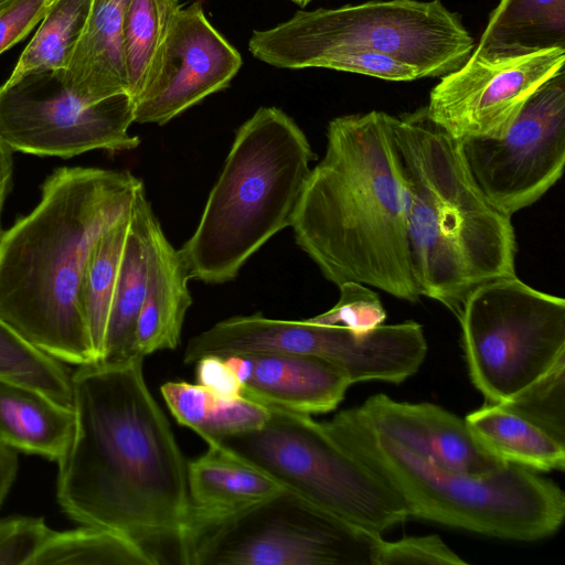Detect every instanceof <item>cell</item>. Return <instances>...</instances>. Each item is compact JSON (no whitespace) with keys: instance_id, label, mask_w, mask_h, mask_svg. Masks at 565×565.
<instances>
[{"instance_id":"cell-1","label":"cell","mask_w":565,"mask_h":565,"mask_svg":"<svg viewBox=\"0 0 565 565\" xmlns=\"http://www.w3.org/2000/svg\"><path fill=\"white\" fill-rule=\"evenodd\" d=\"M140 354L78 365L75 422L57 460L56 498L82 525L145 542H173L184 563L190 540L188 461L152 396Z\"/></svg>"},{"instance_id":"cell-2","label":"cell","mask_w":565,"mask_h":565,"mask_svg":"<svg viewBox=\"0 0 565 565\" xmlns=\"http://www.w3.org/2000/svg\"><path fill=\"white\" fill-rule=\"evenodd\" d=\"M392 122L380 110L329 121L324 154L310 169L290 226L297 245L337 287L358 281L416 302L422 295Z\"/></svg>"},{"instance_id":"cell-3","label":"cell","mask_w":565,"mask_h":565,"mask_svg":"<svg viewBox=\"0 0 565 565\" xmlns=\"http://www.w3.org/2000/svg\"><path fill=\"white\" fill-rule=\"evenodd\" d=\"M143 182L129 171L64 167L38 205L0 239V318L50 356L96 362L83 278L100 235L126 215Z\"/></svg>"},{"instance_id":"cell-4","label":"cell","mask_w":565,"mask_h":565,"mask_svg":"<svg viewBox=\"0 0 565 565\" xmlns=\"http://www.w3.org/2000/svg\"><path fill=\"white\" fill-rule=\"evenodd\" d=\"M392 125L416 284L422 296L458 317L475 289L515 276L511 216L482 194L459 140L436 125L426 108L393 116Z\"/></svg>"},{"instance_id":"cell-5","label":"cell","mask_w":565,"mask_h":565,"mask_svg":"<svg viewBox=\"0 0 565 565\" xmlns=\"http://www.w3.org/2000/svg\"><path fill=\"white\" fill-rule=\"evenodd\" d=\"M315 159L302 129L277 107H260L241 125L200 221L179 249L190 279L234 280L254 254L290 226Z\"/></svg>"},{"instance_id":"cell-6","label":"cell","mask_w":565,"mask_h":565,"mask_svg":"<svg viewBox=\"0 0 565 565\" xmlns=\"http://www.w3.org/2000/svg\"><path fill=\"white\" fill-rule=\"evenodd\" d=\"M322 423L399 495L408 516L525 542L553 535L564 521V491L535 470L508 462L479 475L447 470L373 434L350 408Z\"/></svg>"},{"instance_id":"cell-7","label":"cell","mask_w":565,"mask_h":565,"mask_svg":"<svg viewBox=\"0 0 565 565\" xmlns=\"http://www.w3.org/2000/svg\"><path fill=\"white\" fill-rule=\"evenodd\" d=\"M475 49L460 17L440 0H374L340 8L299 10L289 20L254 31L249 52L280 68H305L320 54L364 50L414 67L419 77L459 68Z\"/></svg>"},{"instance_id":"cell-8","label":"cell","mask_w":565,"mask_h":565,"mask_svg":"<svg viewBox=\"0 0 565 565\" xmlns=\"http://www.w3.org/2000/svg\"><path fill=\"white\" fill-rule=\"evenodd\" d=\"M266 422L218 444L287 490L382 535L408 518L399 495L311 415L267 407ZM212 444V443H210Z\"/></svg>"},{"instance_id":"cell-9","label":"cell","mask_w":565,"mask_h":565,"mask_svg":"<svg viewBox=\"0 0 565 565\" xmlns=\"http://www.w3.org/2000/svg\"><path fill=\"white\" fill-rule=\"evenodd\" d=\"M471 382L509 403L565 364V300L515 276L475 289L458 316Z\"/></svg>"},{"instance_id":"cell-10","label":"cell","mask_w":565,"mask_h":565,"mask_svg":"<svg viewBox=\"0 0 565 565\" xmlns=\"http://www.w3.org/2000/svg\"><path fill=\"white\" fill-rule=\"evenodd\" d=\"M381 540L285 488L201 532L186 564L372 565Z\"/></svg>"},{"instance_id":"cell-11","label":"cell","mask_w":565,"mask_h":565,"mask_svg":"<svg viewBox=\"0 0 565 565\" xmlns=\"http://www.w3.org/2000/svg\"><path fill=\"white\" fill-rule=\"evenodd\" d=\"M129 94L90 103L73 93L63 72L25 75L0 87V139L13 151L68 159L92 150L127 151L140 145Z\"/></svg>"},{"instance_id":"cell-12","label":"cell","mask_w":565,"mask_h":565,"mask_svg":"<svg viewBox=\"0 0 565 565\" xmlns=\"http://www.w3.org/2000/svg\"><path fill=\"white\" fill-rule=\"evenodd\" d=\"M459 145L476 185L500 212L512 216L537 202L564 171V70L527 98L505 136Z\"/></svg>"},{"instance_id":"cell-13","label":"cell","mask_w":565,"mask_h":565,"mask_svg":"<svg viewBox=\"0 0 565 565\" xmlns=\"http://www.w3.org/2000/svg\"><path fill=\"white\" fill-rule=\"evenodd\" d=\"M565 49L487 57L472 51L431 89L428 117L457 140L505 136L527 98L564 70Z\"/></svg>"},{"instance_id":"cell-14","label":"cell","mask_w":565,"mask_h":565,"mask_svg":"<svg viewBox=\"0 0 565 565\" xmlns=\"http://www.w3.org/2000/svg\"><path fill=\"white\" fill-rule=\"evenodd\" d=\"M242 64L239 52L210 23L201 2L181 7L134 100L135 121L166 125L226 88Z\"/></svg>"},{"instance_id":"cell-15","label":"cell","mask_w":565,"mask_h":565,"mask_svg":"<svg viewBox=\"0 0 565 565\" xmlns=\"http://www.w3.org/2000/svg\"><path fill=\"white\" fill-rule=\"evenodd\" d=\"M350 411L373 434L444 469L479 475L505 463L478 443L465 418L437 405L397 402L380 393Z\"/></svg>"},{"instance_id":"cell-16","label":"cell","mask_w":565,"mask_h":565,"mask_svg":"<svg viewBox=\"0 0 565 565\" xmlns=\"http://www.w3.org/2000/svg\"><path fill=\"white\" fill-rule=\"evenodd\" d=\"M225 361L242 383L243 397L299 414L335 409L352 385L343 371L313 355L244 353Z\"/></svg>"},{"instance_id":"cell-17","label":"cell","mask_w":565,"mask_h":565,"mask_svg":"<svg viewBox=\"0 0 565 565\" xmlns=\"http://www.w3.org/2000/svg\"><path fill=\"white\" fill-rule=\"evenodd\" d=\"M285 488L269 475L218 444H207L198 458L188 461L190 540L239 512L277 494Z\"/></svg>"},{"instance_id":"cell-18","label":"cell","mask_w":565,"mask_h":565,"mask_svg":"<svg viewBox=\"0 0 565 565\" xmlns=\"http://www.w3.org/2000/svg\"><path fill=\"white\" fill-rule=\"evenodd\" d=\"M189 271L179 249L167 238L157 216L149 230L148 280L136 327V353L147 356L173 350L192 305Z\"/></svg>"},{"instance_id":"cell-19","label":"cell","mask_w":565,"mask_h":565,"mask_svg":"<svg viewBox=\"0 0 565 565\" xmlns=\"http://www.w3.org/2000/svg\"><path fill=\"white\" fill-rule=\"evenodd\" d=\"M129 0H92L75 51L63 72L66 86L90 103L128 94L124 25Z\"/></svg>"},{"instance_id":"cell-20","label":"cell","mask_w":565,"mask_h":565,"mask_svg":"<svg viewBox=\"0 0 565 565\" xmlns=\"http://www.w3.org/2000/svg\"><path fill=\"white\" fill-rule=\"evenodd\" d=\"M154 216L142 183L131 209L102 361H118L137 354L136 327L146 294L149 230Z\"/></svg>"},{"instance_id":"cell-21","label":"cell","mask_w":565,"mask_h":565,"mask_svg":"<svg viewBox=\"0 0 565 565\" xmlns=\"http://www.w3.org/2000/svg\"><path fill=\"white\" fill-rule=\"evenodd\" d=\"M74 422L73 406L30 386L0 380V439L14 450L57 461Z\"/></svg>"},{"instance_id":"cell-22","label":"cell","mask_w":565,"mask_h":565,"mask_svg":"<svg viewBox=\"0 0 565 565\" xmlns=\"http://www.w3.org/2000/svg\"><path fill=\"white\" fill-rule=\"evenodd\" d=\"M465 420L478 443L498 460L535 471L564 470L565 441L508 406L486 402Z\"/></svg>"},{"instance_id":"cell-23","label":"cell","mask_w":565,"mask_h":565,"mask_svg":"<svg viewBox=\"0 0 565 565\" xmlns=\"http://www.w3.org/2000/svg\"><path fill=\"white\" fill-rule=\"evenodd\" d=\"M565 49V0H499L478 45L487 57Z\"/></svg>"},{"instance_id":"cell-24","label":"cell","mask_w":565,"mask_h":565,"mask_svg":"<svg viewBox=\"0 0 565 565\" xmlns=\"http://www.w3.org/2000/svg\"><path fill=\"white\" fill-rule=\"evenodd\" d=\"M162 397L177 422L192 429L206 444L262 426L269 409L245 397L226 399L199 384L167 382Z\"/></svg>"},{"instance_id":"cell-25","label":"cell","mask_w":565,"mask_h":565,"mask_svg":"<svg viewBox=\"0 0 565 565\" xmlns=\"http://www.w3.org/2000/svg\"><path fill=\"white\" fill-rule=\"evenodd\" d=\"M148 547L132 536L108 527L83 525L52 530L31 565H153L160 564Z\"/></svg>"},{"instance_id":"cell-26","label":"cell","mask_w":565,"mask_h":565,"mask_svg":"<svg viewBox=\"0 0 565 565\" xmlns=\"http://www.w3.org/2000/svg\"><path fill=\"white\" fill-rule=\"evenodd\" d=\"M131 209L107 228L94 244L84 273L83 305L96 362L102 361L104 355L108 320L129 231Z\"/></svg>"},{"instance_id":"cell-27","label":"cell","mask_w":565,"mask_h":565,"mask_svg":"<svg viewBox=\"0 0 565 565\" xmlns=\"http://www.w3.org/2000/svg\"><path fill=\"white\" fill-rule=\"evenodd\" d=\"M92 0H51L34 36L4 84L39 72H65L83 33Z\"/></svg>"},{"instance_id":"cell-28","label":"cell","mask_w":565,"mask_h":565,"mask_svg":"<svg viewBox=\"0 0 565 565\" xmlns=\"http://www.w3.org/2000/svg\"><path fill=\"white\" fill-rule=\"evenodd\" d=\"M181 0H129L124 25L128 94L141 93Z\"/></svg>"},{"instance_id":"cell-29","label":"cell","mask_w":565,"mask_h":565,"mask_svg":"<svg viewBox=\"0 0 565 565\" xmlns=\"http://www.w3.org/2000/svg\"><path fill=\"white\" fill-rule=\"evenodd\" d=\"M0 380L39 390L72 406V373L39 350L0 318Z\"/></svg>"},{"instance_id":"cell-30","label":"cell","mask_w":565,"mask_h":565,"mask_svg":"<svg viewBox=\"0 0 565 565\" xmlns=\"http://www.w3.org/2000/svg\"><path fill=\"white\" fill-rule=\"evenodd\" d=\"M503 405L565 441V364Z\"/></svg>"},{"instance_id":"cell-31","label":"cell","mask_w":565,"mask_h":565,"mask_svg":"<svg viewBox=\"0 0 565 565\" xmlns=\"http://www.w3.org/2000/svg\"><path fill=\"white\" fill-rule=\"evenodd\" d=\"M338 288L340 297L337 303L309 320L320 324L344 327L360 333L384 323L386 311L379 295L369 286L358 281H345Z\"/></svg>"},{"instance_id":"cell-32","label":"cell","mask_w":565,"mask_h":565,"mask_svg":"<svg viewBox=\"0 0 565 565\" xmlns=\"http://www.w3.org/2000/svg\"><path fill=\"white\" fill-rule=\"evenodd\" d=\"M322 67L356 73L384 81L411 82L420 78L417 71L391 56L364 50H342L317 55L306 67Z\"/></svg>"},{"instance_id":"cell-33","label":"cell","mask_w":565,"mask_h":565,"mask_svg":"<svg viewBox=\"0 0 565 565\" xmlns=\"http://www.w3.org/2000/svg\"><path fill=\"white\" fill-rule=\"evenodd\" d=\"M467 564L438 535L407 536L379 542L372 565H463Z\"/></svg>"},{"instance_id":"cell-34","label":"cell","mask_w":565,"mask_h":565,"mask_svg":"<svg viewBox=\"0 0 565 565\" xmlns=\"http://www.w3.org/2000/svg\"><path fill=\"white\" fill-rule=\"evenodd\" d=\"M52 529L43 518L10 516L0 520V565H31Z\"/></svg>"},{"instance_id":"cell-35","label":"cell","mask_w":565,"mask_h":565,"mask_svg":"<svg viewBox=\"0 0 565 565\" xmlns=\"http://www.w3.org/2000/svg\"><path fill=\"white\" fill-rule=\"evenodd\" d=\"M51 0H19L0 13V54L10 49L43 20Z\"/></svg>"},{"instance_id":"cell-36","label":"cell","mask_w":565,"mask_h":565,"mask_svg":"<svg viewBox=\"0 0 565 565\" xmlns=\"http://www.w3.org/2000/svg\"><path fill=\"white\" fill-rule=\"evenodd\" d=\"M196 384L226 399L242 396V383L225 359L216 355L201 358L196 363Z\"/></svg>"},{"instance_id":"cell-37","label":"cell","mask_w":565,"mask_h":565,"mask_svg":"<svg viewBox=\"0 0 565 565\" xmlns=\"http://www.w3.org/2000/svg\"><path fill=\"white\" fill-rule=\"evenodd\" d=\"M17 450L0 439V505L8 495L18 473Z\"/></svg>"},{"instance_id":"cell-38","label":"cell","mask_w":565,"mask_h":565,"mask_svg":"<svg viewBox=\"0 0 565 565\" xmlns=\"http://www.w3.org/2000/svg\"><path fill=\"white\" fill-rule=\"evenodd\" d=\"M13 151L0 139V239L3 235L1 225L2 210L12 186Z\"/></svg>"},{"instance_id":"cell-39","label":"cell","mask_w":565,"mask_h":565,"mask_svg":"<svg viewBox=\"0 0 565 565\" xmlns=\"http://www.w3.org/2000/svg\"><path fill=\"white\" fill-rule=\"evenodd\" d=\"M19 0H0V13L7 10L9 7L14 4Z\"/></svg>"},{"instance_id":"cell-40","label":"cell","mask_w":565,"mask_h":565,"mask_svg":"<svg viewBox=\"0 0 565 565\" xmlns=\"http://www.w3.org/2000/svg\"><path fill=\"white\" fill-rule=\"evenodd\" d=\"M291 1H294L295 3H297V4L301 6V7H305V6H307L312 0H291Z\"/></svg>"}]
</instances>
